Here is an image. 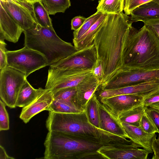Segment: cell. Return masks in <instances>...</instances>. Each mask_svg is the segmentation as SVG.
Masks as SVG:
<instances>
[{
    "instance_id": "cell-14",
    "label": "cell",
    "mask_w": 159,
    "mask_h": 159,
    "mask_svg": "<svg viewBox=\"0 0 159 159\" xmlns=\"http://www.w3.org/2000/svg\"><path fill=\"white\" fill-rule=\"evenodd\" d=\"M101 83L93 75H88L76 86L75 103L79 108L85 111L92 97L100 88Z\"/></svg>"
},
{
    "instance_id": "cell-33",
    "label": "cell",
    "mask_w": 159,
    "mask_h": 159,
    "mask_svg": "<svg viewBox=\"0 0 159 159\" xmlns=\"http://www.w3.org/2000/svg\"><path fill=\"white\" fill-rule=\"evenodd\" d=\"M145 113L153 124L159 133V111L156 108L145 107Z\"/></svg>"
},
{
    "instance_id": "cell-19",
    "label": "cell",
    "mask_w": 159,
    "mask_h": 159,
    "mask_svg": "<svg viewBox=\"0 0 159 159\" xmlns=\"http://www.w3.org/2000/svg\"><path fill=\"white\" fill-rule=\"evenodd\" d=\"M130 15L132 23L159 19V0H152L139 6Z\"/></svg>"
},
{
    "instance_id": "cell-38",
    "label": "cell",
    "mask_w": 159,
    "mask_h": 159,
    "mask_svg": "<svg viewBox=\"0 0 159 159\" xmlns=\"http://www.w3.org/2000/svg\"><path fill=\"white\" fill-rule=\"evenodd\" d=\"M143 22L144 25L154 31L159 37V19L149 20Z\"/></svg>"
},
{
    "instance_id": "cell-13",
    "label": "cell",
    "mask_w": 159,
    "mask_h": 159,
    "mask_svg": "<svg viewBox=\"0 0 159 159\" xmlns=\"http://www.w3.org/2000/svg\"><path fill=\"white\" fill-rule=\"evenodd\" d=\"M144 98L138 95L125 94L98 98L105 109L116 120L121 112L142 103Z\"/></svg>"
},
{
    "instance_id": "cell-25",
    "label": "cell",
    "mask_w": 159,
    "mask_h": 159,
    "mask_svg": "<svg viewBox=\"0 0 159 159\" xmlns=\"http://www.w3.org/2000/svg\"><path fill=\"white\" fill-rule=\"evenodd\" d=\"M52 91L54 100L60 101L78 108L75 103L76 87L52 90Z\"/></svg>"
},
{
    "instance_id": "cell-34",
    "label": "cell",
    "mask_w": 159,
    "mask_h": 159,
    "mask_svg": "<svg viewBox=\"0 0 159 159\" xmlns=\"http://www.w3.org/2000/svg\"><path fill=\"white\" fill-rule=\"evenodd\" d=\"M6 44L4 40H0V69L2 70L7 66L6 48Z\"/></svg>"
},
{
    "instance_id": "cell-7",
    "label": "cell",
    "mask_w": 159,
    "mask_h": 159,
    "mask_svg": "<svg viewBox=\"0 0 159 159\" xmlns=\"http://www.w3.org/2000/svg\"><path fill=\"white\" fill-rule=\"evenodd\" d=\"M26 78L23 73L8 66L0 70V99L6 106L11 108L16 107L19 93Z\"/></svg>"
},
{
    "instance_id": "cell-9",
    "label": "cell",
    "mask_w": 159,
    "mask_h": 159,
    "mask_svg": "<svg viewBox=\"0 0 159 159\" xmlns=\"http://www.w3.org/2000/svg\"><path fill=\"white\" fill-rule=\"evenodd\" d=\"M97 59L93 44L89 47L76 51L50 66L76 72L93 70Z\"/></svg>"
},
{
    "instance_id": "cell-30",
    "label": "cell",
    "mask_w": 159,
    "mask_h": 159,
    "mask_svg": "<svg viewBox=\"0 0 159 159\" xmlns=\"http://www.w3.org/2000/svg\"><path fill=\"white\" fill-rule=\"evenodd\" d=\"M6 105L0 100V130H8L9 129V120L8 113L5 107Z\"/></svg>"
},
{
    "instance_id": "cell-43",
    "label": "cell",
    "mask_w": 159,
    "mask_h": 159,
    "mask_svg": "<svg viewBox=\"0 0 159 159\" xmlns=\"http://www.w3.org/2000/svg\"><path fill=\"white\" fill-rule=\"evenodd\" d=\"M158 138H157L159 140V133H158Z\"/></svg>"
},
{
    "instance_id": "cell-22",
    "label": "cell",
    "mask_w": 159,
    "mask_h": 159,
    "mask_svg": "<svg viewBox=\"0 0 159 159\" xmlns=\"http://www.w3.org/2000/svg\"><path fill=\"white\" fill-rule=\"evenodd\" d=\"M145 108L142 103L121 112L116 120L119 123L123 122L139 127L141 119L145 113Z\"/></svg>"
},
{
    "instance_id": "cell-36",
    "label": "cell",
    "mask_w": 159,
    "mask_h": 159,
    "mask_svg": "<svg viewBox=\"0 0 159 159\" xmlns=\"http://www.w3.org/2000/svg\"><path fill=\"white\" fill-rule=\"evenodd\" d=\"M93 74L102 85L103 80L102 68L100 62L97 60L93 70Z\"/></svg>"
},
{
    "instance_id": "cell-20",
    "label": "cell",
    "mask_w": 159,
    "mask_h": 159,
    "mask_svg": "<svg viewBox=\"0 0 159 159\" xmlns=\"http://www.w3.org/2000/svg\"><path fill=\"white\" fill-rule=\"evenodd\" d=\"M107 15L108 14L102 13L98 19L83 35L77 41L73 42L77 50L89 47L93 44L95 36Z\"/></svg>"
},
{
    "instance_id": "cell-39",
    "label": "cell",
    "mask_w": 159,
    "mask_h": 159,
    "mask_svg": "<svg viewBox=\"0 0 159 159\" xmlns=\"http://www.w3.org/2000/svg\"><path fill=\"white\" fill-rule=\"evenodd\" d=\"M157 135L153 139L152 143V148L154 154L152 159H159V140L157 139Z\"/></svg>"
},
{
    "instance_id": "cell-21",
    "label": "cell",
    "mask_w": 159,
    "mask_h": 159,
    "mask_svg": "<svg viewBox=\"0 0 159 159\" xmlns=\"http://www.w3.org/2000/svg\"><path fill=\"white\" fill-rule=\"evenodd\" d=\"M45 90L39 88H34L26 80L22 86L17 98L16 107H23L33 101Z\"/></svg>"
},
{
    "instance_id": "cell-3",
    "label": "cell",
    "mask_w": 159,
    "mask_h": 159,
    "mask_svg": "<svg viewBox=\"0 0 159 159\" xmlns=\"http://www.w3.org/2000/svg\"><path fill=\"white\" fill-rule=\"evenodd\" d=\"M44 144L45 159H103L98 151L102 146L110 145L111 142L106 139L50 131Z\"/></svg>"
},
{
    "instance_id": "cell-32",
    "label": "cell",
    "mask_w": 159,
    "mask_h": 159,
    "mask_svg": "<svg viewBox=\"0 0 159 159\" xmlns=\"http://www.w3.org/2000/svg\"><path fill=\"white\" fill-rule=\"evenodd\" d=\"M152 0H125L124 10L127 15H130L132 11L139 6Z\"/></svg>"
},
{
    "instance_id": "cell-16",
    "label": "cell",
    "mask_w": 159,
    "mask_h": 159,
    "mask_svg": "<svg viewBox=\"0 0 159 159\" xmlns=\"http://www.w3.org/2000/svg\"><path fill=\"white\" fill-rule=\"evenodd\" d=\"M24 30L0 5V40L18 42Z\"/></svg>"
},
{
    "instance_id": "cell-45",
    "label": "cell",
    "mask_w": 159,
    "mask_h": 159,
    "mask_svg": "<svg viewBox=\"0 0 159 159\" xmlns=\"http://www.w3.org/2000/svg\"></svg>"
},
{
    "instance_id": "cell-2",
    "label": "cell",
    "mask_w": 159,
    "mask_h": 159,
    "mask_svg": "<svg viewBox=\"0 0 159 159\" xmlns=\"http://www.w3.org/2000/svg\"><path fill=\"white\" fill-rule=\"evenodd\" d=\"M122 68L152 70L159 69V37L144 25L139 30L127 29L123 43Z\"/></svg>"
},
{
    "instance_id": "cell-27",
    "label": "cell",
    "mask_w": 159,
    "mask_h": 159,
    "mask_svg": "<svg viewBox=\"0 0 159 159\" xmlns=\"http://www.w3.org/2000/svg\"><path fill=\"white\" fill-rule=\"evenodd\" d=\"M49 15L64 13L71 6L70 0H40Z\"/></svg>"
},
{
    "instance_id": "cell-29",
    "label": "cell",
    "mask_w": 159,
    "mask_h": 159,
    "mask_svg": "<svg viewBox=\"0 0 159 159\" xmlns=\"http://www.w3.org/2000/svg\"><path fill=\"white\" fill-rule=\"evenodd\" d=\"M48 111L62 113H79L84 111L59 101L54 100Z\"/></svg>"
},
{
    "instance_id": "cell-31",
    "label": "cell",
    "mask_w": 159,
    "mask_h": 159,
    "mask_svg": "<svg viewBox=\"0 0 159 159\" xmlns=\"http://www.w3.org/2000/svg\"><path fill=\"white\" fill-rule=\"evenodd\" d=\"M139 127L144 132L149 134H156L158 132L156 127L145 113L141 119Z\"/></svg>"
},
{
    "instance_id": "cell-42",
    "label": "cell",
    "mask_w": 159,
    "mask_h": 159,
    "mask_svg": "<svg viewBox=\"0 0 159 159\" xmlns=\"http://www.w3.org/2000/svg\"><path fill=\"white\" fill-rule=\"evenodd\" d=\"M148 107H150L159 108V102L150 105Z\"/></svg>"
},
{
    "instance_id": "cell-11",
    "label": "cell",
    "mask_w": 159,
    "mask_h": 159,
    "mask_svg": "<svg viewBox=\"0 0 159 159\" xmlns=\"http://www.w3.org/2000/svg\"><path fill=\"white\" fill-rule=\"evenodd\" d=\"M0 4L24 31L33 28L37 24L33 5L20 0H0Z\"/></svg>"
},
{
    "instance_id": "cell-17",
    "label": "cell",
    "mask_w": 159,
    "mask_h": 159,
    "mask_svg": "<svg viewBox=\"0 0 159 159\" xmlns=\"http://www.w3.org/2000/svg\"><path fill=\"white\" fill-rule=\"evenodd\" d=\"M126 133L128 139L140 145L141 147L152 153V143L156 134H149L143 131L139 127H137L123 122H119Z\"/></svg>"
},
{
    "instance_id": "cell-40",
    "label": "cell",
    "mask_w": 159,
    "mask_h": 159,
    "mask_svg": "<svg viewBox=\"0 0 159 159\" xmlns=\"http://www.w3.org/2000/svg\"><path fill=\"white\" fill-rule=\"evenodd\" d=\"M14 159V158L9 156L7 153L5 149L0 146V159Z\"/></svg>"
},
{
    "instance_id": "cell-37",
    "label": "cell",
    "mask_w": 159,
    "mask_h": 159,
    "mask_svg": "<svg viewBox=\"0 0 159 159\" xmlns=\"http://www.w3.org/2000/svg\"><path fill=\"white\" fill-rule=\"evenodd\" d=\"M86 19V18L81 16L74 17L71 21V29L75 31L79 29L83 25Z\"/></svg>"
},
{
    "instance_id": "cell-35",
    "label": "cell",
    "mask_w": 159,
    "mask_h": 159,
    "mask_svg": "<svg viewBox=\"0 0 159 159\" xmlns=\"http://www.w3.org/2000/svg\"><path fill=\"white\" fill-rule=\"evenodd\" d=\"M159 102V89L149 96L145 98L143 104L145 107H146Z\"/></svg>"
},
{
    "instance_id": "cell-26",
    "label": "cell",
    "mask_w": 159,
    "mask_h": 159,
    "mask_svg": "<svg viewBox=\"0 0 159 159\" xmlns=\"http://www.w3.org/2000/svg\"><path fill=\"white\" fill-rule=\"evenodd\" d=\"M86 110L91 123L96 127L101 129L99 112V100L95 93L90 99Z\"/></svg>"
},
{
    "instance_id": "cell-10",
    "label": "cell",
    "mask_w": 159,
    "mask_h": 159,
    "mask_svg": "<svg viewBox=\"0 0 159 159\" xmlns=\"http://www.w3.org/2000/svg\"><path fill=\"white\" fill-rule=\"evenodd\" d=\"M92 73L93 70L76 72L50 66L45 89L54 91L75 87Z\"/></svg>"
},
{
    "instance_id": "cell-8",
    "label": "cell",
    "mask_w": 159,
    "mask_h": 159,
    "mask_svg": "<svg viewBox=\"0 0 159 159\" xmlns=\"http://www.w3.org/2000/svg\"><path fill=\"white\" fill-rule=\"evenodd\" d=\"M159 79V69L144 70L122 68L112 78L101 85L107 90L132 86Z\"/></svg>"
},
{
    "instance_id": "cell-6",
    "label": "cell",
    "mask_w": 159,
    "mask_h": 159,
    "mask_svg": "<svg viewBox=\"0 0 159 159\" xmlns=\"http://www.w3.org/2000/svg\"><path fill=\"white\" fill-rule=\"evenodd\" d=\"M6 54L7 66L23 73L26 77L48 66L47 60L43 55L25 46L17 50H7Z\"/></svg>"
},
{
    "instance_id": "cell-41",
    "label": "cell",
    "mask_w": 159,
    "mask_h": 159,
    "mask_svg": "<svg viewBox=\"0 0 159 159\" xmlns=\"http://www.w3.org/2000/svg\"><path fill=\"white\" fill-rule=\"evenodd\" d=\"M22 1L25 2L27 3L33 5L34 3L36 2L40 1V0H20Z\"/></svg>"
},
{
    "instance_id": "cell-18",
    "label": "cell",
    "mask_w": 159,
    "mask_h": 159,
    "mask_svg": "<svg viewBox=\"0 0 159 159\" xmlns=\"http://www.w3.org/2000/svg\"><path fill=\"white\" fill-rule=\"evenodd\" d=\"M99 112L101 129L114 136L128 139L126 133L120 124L111 116L99 100Z\"/></svg>"
},
{
    "instance_id": "cell-28",
    "label": "cell",
    "mask_w": 159,
    "mask_h": 159,
    "mask_svg": "<svg viewBox=\"0 0 159 159\" xmlns=\"http://www.w3.org/2000/svg\"><path fill=\"white\" fill-rule=\"evenodd\" d=\"M102 13L97 11L94 14L86 18L82 26L78 30L74 31L73 42L77 41L83 35L98 19Z\"/></svg>"
},
{
    "instance_id": "cell-23",
    "label": "cell",
    "mask_w": 159,
    "mask_h": 159,
    "mask_svg": "<svg viewBox=\"0 0 159 159\" xmlns=\"http://www.w3.org/2000/svg\"><path fill=\"white\" fill-rule=\"evenodd\" d=\"M125 0H100L97 7L102 13L118 14L124 10Z\"/></svg>"
},
{
    "instance_id": "cell-24",
    "label": "cell",
    "mask_w": 159,
    "mask_h": 159,
    "mask_svg": "<svg viewBox=\"0 0 159 159\" xmlns=\"http://www.w3.org/2000/svg\"><path fill=\"white\" fill-rule=\"evenodd\" d=\"M33 6L35 18L37 24L44 27H53L49 15L41 1L36 2Z\"/></svg>"
},
{
    "instance_id": "cell-1",
    "label": "cell",
    "mask_w": 159,
    "mask_h": 159,
    "mask_svg": "<svg viewBox=\"0 0 159 159\" xmlns=\"http://www.w3.org/2000/svg\"><path fill=\"white\" fill-rule=\"evenodd\" d=\"M132 23L121 12L108 14L94 39L97 60L103 70L102 84L112 78L123 67L121 53L125 36Z\"/></svg>"
},
{
    "instance_id": "cell-44",
    "label": "cell",
    "mask_w": 159,
    "mask_h": 159,
    "mask_svg": "<svg viewBox=\"0 0 159 159\" xmlns=\"http://www.w3.org/2000/svg\"><path fill=\"white\" fill-rule=\"evenodd\" d=\"M154 108H155V107H154ZM157 108L159 111V108Z\"/></svg>"
},
{
    "instance_id": "cell-12",
    "label": "cell",
    "mask_w": 159,
    "mask_h": 159,
    "mask_svg": "<svg viewBox=\"0 0 159 159\" xmlns=\"http://www.w3.org/2000/svg\"><path fill=\"white\" fill-rule=\"evenodd\" d=\"M135 143L128 144L105 145L98 152L103 159H147L150 153Z\"/></svg>"
},
{
    "instance_id": "cell-15",
    "label": "cell",
    "mask_w": 159,
    "mask_h": 159,
    "mask_svg": "<svg viewBox=\"0 0 159 159\" xmlns=\"http://www.w3.org/2000/svg\"><path fill=\"white\" fill-rule=\"evenodd\" d=\"M53 100L52 90L45 89L44 91L31 103L23 107L20 118L25 123H28L39 113L44 110L48 111Z\"/></svg>"
},
{
    "instance_id": "cell-5",
    "label": "cell",
    "mask_w": 159,
    "mask_h": 159,
    "mask_svg": "<svg viewBox=\"0 0 159 159\" xmlns=\"http://www.w3.org/2000/svg\"><path fill=\"white\" fill-rule=\"evenodd\" d=\"M48 131H56L91 139L113 140L116 137L90 122L86 110L79 113L49 111L46 122Z\"/></svg>"
},
{
    "instance_id": "cell-4",
    "label": "cell",
    "mask_w": 159,
    "mask_h": 159,
    "mask_svg": "<svg viewBox=\"0 0 159 159\" xmlns=\"http://www.w3.org/2000/svg\"><path fill=\"white\" fill-rule=\"evenodd\" d=\"M23 33L24 46L43 55L47 60L48 66H50L77 51L71 43L60 38L53 27H44L37 24Z\"/></svg>"
}]
</instances>
